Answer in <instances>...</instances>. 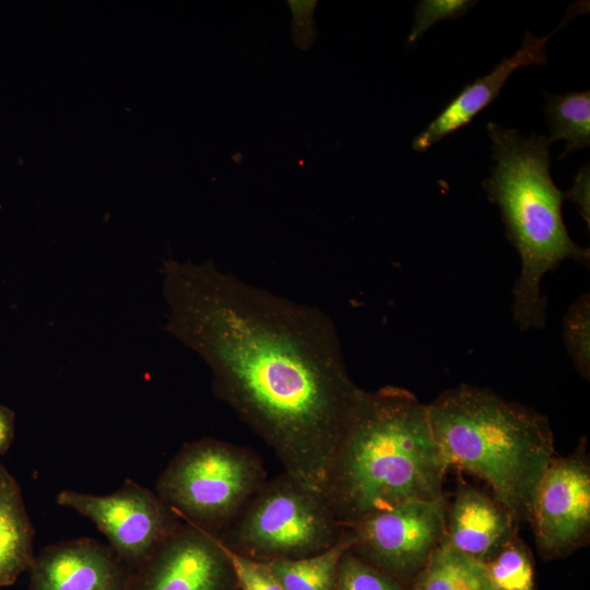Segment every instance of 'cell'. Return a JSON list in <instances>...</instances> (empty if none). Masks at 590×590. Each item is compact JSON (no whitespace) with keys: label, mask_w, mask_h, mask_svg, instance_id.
I'll return each mask as SVG.
<instances>
[{"label":"cell","mask_w":590,"mask_h":590,"mask_svg":"<svg viewBox=\"0 0 590 590\" xmlns=\"http://www.w3.org/2000/svg\"><path fill=\"white\" fill-rule=\"evenodd\" d=\"M448 469L427 404L397 386L363 390L331 459L322 495L346 527L408 502L444 497Z\"/></svg>","instance_id":"7a4b0ae2"},{"label":"cell","mask_w":590,"mask_h":590,"mask_svg":"<svg viewBox=\"0 0 590 590\" xmlns=\"http://www.w3.org/2000/svg\"><path fill=\"white\" fill-rule=\"evenodd\" d=\"M529 523L540 553L565 556L590 534V463L586 444L569 456H556L536 487Z\"/></svg>","instance_id":"9c48e42d"},{"label":"cell","mask_w":590,"mask_h":590,"mask_svg":"<svg viewBox=\"0 0 590 590\" xmlns=\"http://www.w3.org/2000/svg\"><path fill=\"white\" fill-rule=\"evenodd\" d=\"M412 582V590H495L484 562L459 552L446 538Z\"/></svg>","instance_id":"9a60e30c"},{"label":"cell","mask_w":590,"mask_h":590,"mask_svg":"<svg viewBox=\"0 0 590 590\" xmlns=\"http://www.w3.org/2000/svg\"><path fill=\"white\" fill-rule=\"evenodd\" d=\"M427 409L448 468L485 481L518 522H529L539 482L556 457L547 417L470 385L441 392Z\"/></svg>","instance_id":"3957f363"},{"label":"cell","mask_w":590,"mask_h":590,"mask_svg":"<svg viewBox=\"0 0 590 590\" xmlns=\"http://www.w3.org/2000/svg\"><path fill=\"white\" fill-rule=\"evenodd\" d=\"M545 117L550 126L552 144L556 140L566 141V148L558 160L590 144V92L567 94L545 93Z\"/></svg>","instance_id":"e0dca14e"},{"label":"cell","mask_w":590,"mask_h":590,"mask_svg":"<svg viewBox=\"0 0 590 590\" xmlns=\"http://www.w3.org/2000/svg\"><path fill=\"white\" fill-rule=\"evenodd\" d=\"M56 502L90 519L132 571L181 523L156 493L130 479L107 495L64 489Z\"/></svg>","instance_id":"ba28073f"},{"label":"cell","mask_w":590,"mask_h":590,"mask_svg":"<svg viewBox=\"0 0 590 590\" xmlns=\"http://www.w3.org/2000/svg\"><path fill=\"white\" fill-rule=\"evenodd\" d=\"M589 2L571 4L560 24L544 37L526 31L519 50L502 61L486 75L465 85L438 114V116L412 141L417 152L426 151L444 137L468 125L480 111L493 103L507 82L509 75L520 67L546 64L545 44L558 30L566 26L578 14L588 12Z\"/></svg>","instance_id":"7c38bea8"},{"label":"cell","mask_w":590,"mask_h":590,"mask_svg":"<svg viewBox=\"0 0 590 590\" xmlns=\"http://www.w3.org/2000/svg\"><path fill=\"white\" fill-rule=\"evenodd\" d=\"M238 590V589H237Z\"/></svg>","instance_id":"d4e9b609"},{"label":"cell","mask_w":590,"mask_h":590,"mask_svg":"<svg viewBox=\"0 0 590 590\" xmlns=\"http://www.w3.org/2000/svg\"><path fill=\"white\" fill-rule=\"evenodd\" d=\"M162 291L166 330L208 365L215 394L273 450L286 474L322 494L363 392L331 318L212 261L165 260Z\"/></svg>","instance_id":"6da1fadb"},{"label":"cell","mask_w":590,"mask_h":590,"mask_svg":"<svg viewBox=\"0 0 590 590\" xmlns=\"http://www.w3.org/2000/svg\"><path fill=\"white\" fill-rule=\"evenodd\" d=\"M222 546L229 560L238 590H284L268 563L238 554L223 543Z\"/></svg>","instance_id":"44dd1931"},{"label":"cell","mask_w":590,"mask_h":590,"mask_svg":"<svg viewBox=\"0 0 590 590\" xmlns=\"http://www.w3.org/2000/svg\"><path fill=\"white\" fill-rule=\"evenodd\" d=\"M34 528L22 491L0 463V587L13 585L34 558Z\"/></svg>","instance_id":"5bb4252c"},{"label":"cell","mask_w":590,"mask_h":590,"mask_svg":"<svg viewBox=\"0 0 590 590\" xmlns=\"http://www.w3.org/2000/svg\"><path fill=\"white\" fill-rule=\"evenodd\" d=\"M352 540L345 530L341 540L318 554L286 560L269 562L284 590H335L338 569Z\"/></svg>","instance_id":"2e32d148"},{"label":"cell","mask_w":590,"mask_h":590,"mask_svg":"<svg viewBox=\"0 0 590 590\" xmlns=\"http://www.w3.org/2000/svg\"><path fill=\"white\" fill-rule=\"evenodd\" d=\"M128 590H237L220 539L187 522L132 571Z\"/></svg>","instance_id":"30bf717a"},{"label":"cell","mask_w":590,"mask_h":590,"mask_svg":"<svg viewBox=\"0 0 590 590\" xmlns=\"http://www.w3.org/2000/svg\"><path fill=\"white\" fill-rule=\"evenodd\" d=\"M445 496L412 500L344 527L351 551L403 585L413 581L446 535Z\"/></svg>","instance_id":"52a82bcc"},{"label":"cell","mask_w":590,"mask_h":590,"mask_svg":"<svg viewBox=\"0 0 590 590\" xmlns=\"http://www.w3.org/2000/svg\"><path fill=\"white\" fill-rule=\"evenodd\" d=\"M14 421L13 411L0 404V456L9 449L13 440Z\"/></svg>","instance_id":"cb8c5ba5"},{"label":"cell","mask_w":590,"mask_h":590,"mask_svg":"<svg viewBox=\"0 0 590 590\" xmlns=\"http://www.w3.org/2000/svg\"><path fill=\"white\" fill-rule=\"evenodd\" d=\"M477 1L471 0H421L415 7V19L408 43L416 42L429 27L445 19L464 15Z\"/></svg>","instance_id":"7402d4cb"},{"label":"cell","mask_w":590,"mask_h":590,"mask_svg":"<svg viewBox=\"0 0 590 590\" xmlns=\"http://www.w3.org/2000/svg\"><path fill=\"white\" fill-rule=\"evenodd\" d=\"M493 160L489 177L482 182L488 200L502 212L506 236L518 250L520 274L515 283L512 317L518 329H542L546 299L544 275L566 259L588 263L589 249L569 237L562 216L564 192L550 175L547 137L521 138L516 129L488 122Z\"/></svg>","instance_id":"277c9868"},{"label":"cell","mask_w":590,"mask_h":590,"mask_svg":"<svg viewBox=\"0 0 590 590\" xmlns=\"http://www.w3.org/2000/svg\"><path fill=\"white\" fill-rule=\"evenodd\" d=\"M344 532L321 493L284 473L267 481L216 536L229 550L269 563L323 552Z\"/></svg>","instance_id":"8992f818"},{"label":"cell","mask_w":590,"mask_h":590,"mask_svg":"<svg viewBox=\"0 0 590 590\" xmlns=\"http://www.w3.org/2000/svg\"><path fill=\"white\" fill-rule=\"evenodd\" d=\"M590 172L589 165H585L576 175L574 186L564 192V200H570L579 206V212L589 226L590 223Z\"/></svg>","instance_id":"603a6c76"},{"label":"cell","mask_w":590,"mask_h":590,"mask_svg":"<svg viewBox=\"0 0 590 590\" xmlns=\"http://www.w3.org/2000/svg\"><path fill=\"white\" fill-rule=\"evenodd\" d=\"M518 521L493 495L462 483L446 509V540L481 562L518 535Z\"/></svg>","instance_id":"4fadbf2b"},{"label":"cell","mask_w":590,"mask_h":590,"mask_svg":"<svg viewBox=\"0 0 590 590\" xmlns=\"http://www.w3.org/2000/svg\"><path fill=\"white\" fill-rule=\"evenodd\" d=\"M335 590H406L404 585L349 548L342 556Z\"/></svg>","instance_id":"ffe728a7"},{"label":"cell","mask_w":590,"mask_h":590,"mask_svg":"<svg viewBox=\"0 0 590 590\" xmlns=\"http://www.w3.org/2000/svg\"><path fill=\"white\" fill-rule=\"evenodd\" d=\"M563 339L577 371L589 379L590 375V299L581 295L568 309L563 326Z\"/></svg>","instance_id":"d6986e66"},{"label":"cell","mask_w":590,"mask_h":590,"mask_svg":"<svg viewBox=\"0 0 590 590\" xmlns=\"http://www.w3.org/2000/svg\"><path fill=\"white\" fill-rule=\"evenodd\" d=\"M27 571L28 590H128L132 575L109 545L91 538L44 547Z\"/></svg>","instance_id":"8fae6325"},{"label":"cell","mask_w":590,"mask_h":590,"mask_svg":"<svg viewBox=\"0 0 590 590\" xmlns=\"http://www.w3.org/2000/svg\"><path fill=\"white\" fill-rule=\"evenodd\" d=\"M266 482L255 451L202 438L180 448L158 476L155 493L180 520L217 535Z\"/></svg>","instance_id":"5b68a950"},{"label":"cell","mask_w":590,"mask_h":590,"mask_svg":"<svg viewBox=\"0 0 590 590\" xmlns=\"http://www.w3.org/2000/svg\"><path fill=\"white\" fill-rule=\"evenodd\" d=\"M484 564L495 590H534L532 558L518 535Z\"/></svg>","instance_id":"ac0fdd59"}]
</instances>
